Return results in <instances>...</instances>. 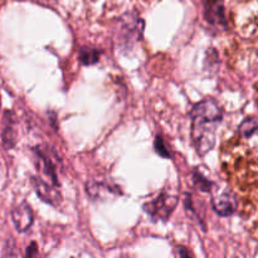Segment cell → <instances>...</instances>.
<instances>
[{
	"mask_svg": "<svg viewBox=\"0 0 258 258\" xmlns=\"http://www.w3.org/2000/svg\"><path fill=\"white\" fill-rule=\"evenodd\" d=\"M191 117V141L199 156H204L214 148L217 130L223 118L221 106L213 98H206L193 107Z\"/></svg>",
	"mask_w": 258,
	"mask_h": 258,
	"instance_id": "1",
	"label": "cell"
},
{
	"mask_svg": "<svg viewBox=\"0 0 258 258\" xmlns=\"http://www.w3.org/2000/svg\"><path fill=\"white\" fill-rule=\"evenodd\" d=\"M178 197L168 193H161L154 201L144 204V211L154 219V221H168L169 217L178 206Z\"/></svg>",
	"mask_w": 258,
	"mask_h": 258,
	"instance_id": "2",
	"label": "cell"
},
{
	"mask_svg": "<svg viewBox=\"0 0 258 258\" xmlns=\"http://www.w3.org/2000/svg\"><path fill=\"white\" fill-rule=\"evenodd\" d=\"M117 39L120 44L130 45L135 43L136 40L140 39L144 30V22L139 18H131L125 15L121 18L120 22L117 23Z\"/></svg>",
	"mask_w": 258,
	"mask_h": 258,
	"instance_id": "3",
	"label": "cell"
},
{
	"mask_svg": "<svg viewBox=\"0 0 258 258\" xmlns=\"http://www.w3.org/2000/svg\"><path fill=\"white\" fill-rule=\"evenodd\" d=\"M204 19L218 32L227 29V18L222 0H204Z\"/></svg>",
	"mask_w": 258,
	"mask_h": 258,
	"instance_id": "4",
	"label": "cell"
},
{
	"mask_svg": "<svg viewBox=\"0 0 258 258\" xmlns=\"http://www.w3.org/2000/svg\"><path fill=\"white\" fill-rule=\"evenodd\" d=\"M35 153V165L37 169L39 170V173L42 174L43 180H45L47 183L52 184L54 186H59V181H58L57 176V168H55V164L53 163L52 158L47 154V151L42 150L40 148L34 149Z\"/></svg>",
	"mask_w": 258,
	"mask_h": 258,
	"instance_id": "5",
	"label": "cell"
},
{
	"mask_svg": "<svg viewBox=\"0 0 258 258\" xmlns=\"http://www.w3.org/2000/svg\"><path fill=\"white\" fill-rule=\"evenodd\" d=\"M212 206H213L214 212L218 216L229 217L236 213L238 202H237V197L233 191L224 190L214 197L213 201H212Z\"/></svg>",
	"mask_w": 258,
	"mask_h": 258,
	"instance_id": "6",
	"label": "cell"
},
{
	"mask_svg": "<svg viewBox=\"0 0 258 258\" xmlns=\"http://www.w3.org/2000/svg\"><path fill=\"white\" fill-rule=\"evenodd\" d=\"M32 184L33 186H34V190L35 193L38 194V197H39L42 201L50 204V206L57 207L58 204L62 202V197H60V193L58 191L57 186L47 183V181L43 180L40 176H33Z\"/></svg>",
	"mask_w": 258,
	"mask_h": 258,
	"instance_id": "7",
	"label": "cell"
},
{
	"mask_svg": "<svg viewBox=\"0 0 258 258\" xmlns=\"http://www.w3.org/2000/svg\"><path fill=\"white\" fill-rule=\"evenodd\" d=\"M12 221L14 223L15 229L20 233H24L32 227L33 222H34V216H33L32 208L27 202H22L13 209Z\"/></svg>",
	"mask_w": 258,
	"mask_h": 258,
	"instance_id": "8",
	"label": "cell"
},
{
	"mask_svg": "<svg viewBox=\"0 0 258 258\" xmlns=\"http://www.w3.org/2000/svg\"><path fill=\"white\" fill-rule=\"evenodd\" d=\"M101 55V50L93 47H82L78 53V59L82 64L91 66L98 62Z\"/></svg>",
	"mask_w": 258,
	"mask_h": 258,
	"instance_id": "9",
	"label": "cell"
},
{
	"mask_svg": "<svg viewBox=\"0 0 258 258\" xmlns=\"http://www.w3.org/2000/svg\"><path fill=\"white\" fill-rule=\"evenodd\" d=\"M86 190L90 194L92 198H102V191H107V193H112L113 189L110 188L108 185L103 183H97V181H88L86 184Z\"/></svg>",
	"mask_w": 258,
	"mask_h": 258,
	"instance_id": "10",
	"label": "cell"
},
{
	"mask_svg": "<svg viewBox=\"0 0 258 258\" xmlns=\"http://www.w3.org/2000/svg\"><path fill=\"white\" fill-rule=\"evenodd\" d=\"M3 144H4L5 149H12L15 145V141H17V135H15V131L13 128L12 121L10 118H8V122L5 125L4 131H3Z\"/></svg>",
	"mask_w": 258,
	"mask_h": 258,
	"instance_id": "11",
	"label": "cell"
},
{
	"mask_svg": "<svg viewBox=\"0 0 258 258\" xmlns=\"http://www.w3.org/2000/svg\"><path fill=\"white\" fill-rule=\"evenodd\" d=\"M239 131L244 138H251L257 131V118L254 116H249L239 126Z\"/></svg>",
	"mask_w": 258,
	"mask_h": 258,
	"instance_id": "12",
	"label": "cell"
},
{
	"mask_svg": "<svg viewBox=\"0 0 258 258\" xmlns=\"http://www.w3.org/2000/svg\"><path fill=\"white\" fill-rule=\"evenodd\" d=\"M193 181L194 184H196L197 188L202 191H211L212 186H213V183H212V181L206 179V176H203L197 170L193 173Z\"/></svg>",
	"mask_w": 258,
	"mask_h": 258,
	"instance_id": "13",
	"label": "cell"
},
{
	"mask_svg": "<svg viewBox=\"0 0 258 258\" xmlns=\"http://www.w3.org/2000/svg\"><path fill=\"white\" fill-rule=\"evenodd\" d=\"M154 146H155V151L163 158H170V153H169L168 148L164 144V140L161 136H156L155 138V143H154Z\"/></svg>",
	"mask_w": 258,
	"mask_h": 258,
	"instance_id": "14",
	"label": "cell"
},
{
	"mask_svg": "<svg viewBox=\"0 0 258 258\" xmlns=\"http://www.w3.org/2000/svg\"><path fill=\"white\" fill-rule=\"evenodd\" d=\"M25 253H27L28 257L35 256V254H37V244H35L34 242H32L30 246L27 248V252H25Z\"/></svg>",
	"mask_w": 258,
	"mask_h": 258,
	"instance_id": "15",
	"label": "cell"
},
{
	"mask_svg": "<svg viewBox=\"0 0 258 258\" xmlns=\"http://www.w3.org/2000/svg\"><path fill=\"white\" fill-rule=\"evenodd\" d=\"M176 253H178V256L180 257L190 256V253H189V252L186 251V248H184V247H176Z\"/></svg>",
	"mask_w": 258,
	"mask_h": 258,
	"instance_id": "16",
	"label": "cell"
}]
</instances>
